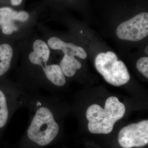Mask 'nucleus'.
<instances>
[{
  "label": "nucleus",
  "mask_w": 148,
  "mask_h": 148,
  "mask_svg": "<svg viewBox=\"0 0 148 148\" xmlns=\"http://www.w3.org/2000/svg\"><path fill=\"white\" fill-rule=\"evenodd\" d=\"M125 111V105L114 96L106 100L104 109L98 104H92L86 111L88 130L93 134L111 133L115 123L124 116Z\"/></svg>",
  "instance_id": "obj_1"
},
{
  "label": "nucleus",
  "mask_w": 148,
  "mask_h": 148,
  "mask_svg": "<svg viewBox=\"0 0 148 148\" xmlns=\"http://www.w3.org/2000/svg\"><path fill=\"white\" fill-rule=\"evenodd\" d=\"M36 111L27 128L26 137L32 143L45 147L53 142L58 134V124L54 120L53 112L42 102L37 100Z\"/></svg>",
  "instance_id": "obj_2"
},
{
  "label": "nucleus",
  "mask_w": 148,
  "mask_h": 148,
  "mask_svg": "<svg viewBox=\"0 0 148 148\" xmlns=\"http://www.w3.org/2000/svg\"><path fill=\"white\" fill-rule=\"evenodd\" d=\"M32 15L28 11L0 6V36L17 42L24 38Z\"/></svg>",
  "instance_id": "obj_3"
},
{
  "label": "nucleus",
  "mask_w": 148,
  "mask_h": 148,
  "mask_svg": "<svg viewBox=\"0 0 148 148\" xmlns=\"http://www.w3.org/2000/svg\"><path fill=\"white\" fill-rule=\"evenodd\" d=\"M24 101L19 84L7 78L0 79V139L11 118Z\"/></svg>",
  "instance_id": "obj_4"
},
{
  "label": "nucleus",
  "mask_w": 148,
  "mask_h": 148,
  "mask_svg": "<svg viewBox=\"0 0 148 148\" xmlns=\"http://www.w3.org/2000/svg\"><path fill=\"white\" fill-rule=\"evenodd\" d=\"M95 64L98 72L110 85L120 86L126 84L130 79L125 64L119 60L116 54L112 51L98 54Z\"/></svg>",
  "instance_id": "obj_5"
},
{
  "label": "nucleus",
  "mask_w": 148,
  "mask_h": 148,
  "mask_svg": "<svg viewBox=\"0 0 148 148\" xmlns=\"http://www.w3.org/2000/svg\"><path fill=\"white\" fill-rule=\"evenodd\" d=\"M117 37L122 40L139 41L148 36V13L141 12L121 23L116 29Z\"/></svg>",
  "instance_id": "obj_6"
},
{
  "label": "nucleus",
  "mask_w": 148,
  "mask_h": 148,
  "mask_svg": "<svg viewBox=\"0 0 148 148\" xmlns=\"http://www.w3.org/2000/svg\"><path fill=\"white\" fill-rule=\"evenodd\" d=\"M123 148L142 147L148 144V120L134 123L122 128L118 136Z\"/></svg>",
  "instance_id": "obj_7"
},
{
  "label": "nucleus",
  "mask_w": 148,
  "mask_h": 148,
  "mask_svg": "<svg viewBox=\"0 0 148 148\" xmlns=\"http://www.w3.org/2000/svg\"><path fill=\"white\" fill-rule=\"evenodd\" d=\"M19 50L17 41L0 36V79L14 68Z\"/></svg>",
  "instance_id": "obj_8"
},
{
  "label": "nucleus",
  "mask_w": 148,
  "mask_h": 148,
  "mask_svg": "<svg viewBox=\"0 0 148 148\" xmlns=\"http://www.w3.org/2000/svg\"><path fill=\"white\" fill-rule=\"evenodd\" d=\"M46 43L50 49L62 51L64 55L77 57L82 59H85L87 57V53L83 48L71 43L65 42L59 37H49Z\"/></svg>",
  "instance_id": "obj_9"
},
{
  "label": "nucleus",
  "mask_w": 148,
  "mask_h": 148,
  "mask_svg": "<svg viewBox=\"0 0 148 148\" xmlns=\"http://www.w3.org/2000/svg\"><path fill=\"white\" fill-rule=\"evenodd\" d=\"M42 71L46 78L53 85L60 87L65 84V75L58 64H46Z\"/></svg>",
  "instance_id": "obj_10"
},
{
  "label": "nucleus",
  "mask_w": 148,
  "mask_h": 148,
  "mask_svg": "<svg viewBox=\"0 0 148 148\" xmlns=\"http://www.w3.org/2000/svg\"><path fill=\"white\" fill-rule=\"evenodd\" d=\"M59 66L64 75L70 77L75 75L77 70L81 68L82 65L74 56L64 55L60 62Z\"/></svg>",
  "instance_id": "obj_11"
},
{
  "label": "nucleus",
  "mask_w": 148,
  "mask_h": 148,
  "mask_svg": "<svg viewBox=\"0 0 148 148\" xmlns=\"http://www.w3.org/2000/svg\"><path fill=\"white\" fill-rule=\"evenodd\" d=\"M136 67L138 70L146 77L148 78V57H143L137 62Z\"/></svg>",
  "instance_id": "obj_12"
},
{
  "label": "nucleus",
  "mask_w": 148,
  "mask_h": 148,
  "mask_svg": "<svg viewBox=\"0 0 148 148\" xmlns=\"http://www.w3.org/2000/svg\"><path fill=\"white\" fill-rule=\"evenodd\" d=\"M24 0H0V6H10L21 9Z\"/></svg>",
  "instance_id": "obj_13"
},
{
  "label": "nucleus",
  "mask_w": 148,
  "mask_h": 148,
  "mask_svg": "<svg viewBox=\"0 0 148 148\" xmlns=\"http://www.w3.org/2000/svg\"><path fill=\"white\" fill-rule=\"evenodd\" d=\"M145 53L147 54H148V47L147 46L146 48H145Z\"/></svg>",
  "instance_id": "obj_14"
}]
</instances>
